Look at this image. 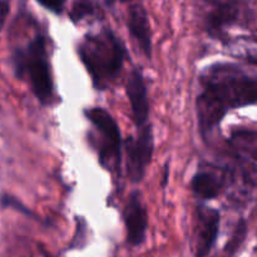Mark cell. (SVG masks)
Returning <instances> with one entry per match:
<instances>
[{"instance_id":"cell-1","label":"cell","mask_w":257,"mask_h":257,"mask_svg":"<svg viewBox=\"0 0 257 257\" xmlns=\"http://www.w3.org/2000/svg\"><path fill=\"white\" fill-rule=\"evenodd\" d=\"M197 117L203 135L211 132L231 108L257 103V77L233 64H216L201 74Z\"/></svg>"},{"instance_id":"cell-2","label":"cell","mask_w":257,"mask_h":257,"mask_svg":"<svg viewBox=\"0 0 257 257\" xmlns=\"http://www.w3.org/2000/svg\"><path fill=\"white\" fill-rule=\"evenodd\" d=\"M80 60L87 68L94 87L105 89L119 75L125 50L122 42L109 29L87 34L78 47Z\"/></svg>"},{"instance_id":"cell-3","label":"cell","mask_w":257,"mask_h":257,"mask_svg":"<svg viewBox=\"0 0 257 257\" xmlns=\"http://www.w3.org/2000/svg\"><path fill=\"white\" fill-rule=\"evenodd\" d=\"M15 60L18 69L27 70L33 92L38 100L43 104H49L53 99L54 85L44 37H35L25 52L18 53Z\"/></svg>"},{"instance_id":"cell-4","label":"cell","mask_w":257,"mask_h":257,"mask_svg":"<svg viewBox=\"0 0 257 257\" xmlns=\"http://www.w3.org/2000/svg\"><path fill=\"white\" fill-rule=\"evenodd\" d=\"M85 115L99 133V157L102 165H104L105 167H112V166L118 167L120 161L122 140H120V131L114 118L107 110L98 107L85 110Z\"/></svg>"},{"instance_id":"cell-5","label":"cell","mask_w":257,"mask_h":257,"mask_svg":"<svg viewBox=\"0 0 257 257\" xmlns=\"http://www.w3.org/2000/svg\"><path fill=\"white\" fill-rule=\"evenodd\" d=\"M220 230V213L206 206L197 208L191 236V250L195 257H206L212 250Z\"/></svg>"},{"instance_id":"cell-6","label":"cell","mask_w":257,"mask_h":257,"mask_svg":"<svg viewBox=\"0 0 257 257\" xmlns=\"http://www.w3.org/2000/svg\"><path fill=\"white\" fill-rule=\"evenodd\" d=\"M153 153V133L150 125H143L137 137L125 141L127 172L133 182H140L145 176Z\"/></svg>"},{"instance_id":"cell-7","label":"cell","mask_w":257,"mask_h":257,"mask_svg":"<svg viewBox=\"0 0 257 257\" xmlns=\"http://www.w3.org/2000/svg\"><path fill=\"white\" fill-rule=\"evenodd\" d=\"M125 230H127V240L132 246H138L145 241L147 232V211L142 202L141 193L135 191L128 197L127 205L123 212Z\"/></svg>"},{"instance_id":"cell-8","label":"cell","mask_w":257,"mask_h":257,"mask_svg":"<svg viewBox=\"0 0 257 257\" xmlns=\"http://www.w3.org/2000/svg\"><path fill=\"white\" fill-rule=\"evenodd\" d=\"M128 99H130L131 109H132L133 119L138 127L146 125L150 113V103H148L147 88L140 70L135 69L131 73L125 85Z\"/></svg>"},{"instance_id":"cell-9","label":"cell","mask_w":257,"mask_h":257,"mask_svg":"<svg viewBox=\"0 0 257 257\" xmlns=\"http://www.w3.org/2000/svg\"><path fill=\"white\" fill-rule=\"evenodd\" d=\"M227 176L225 171L218 168H201L193 176L191 187L193 193L201 200H212L225 190Z\"/></svg>"},{"instance_id":"cell-10","label":"cell","mask_w":257,"mask_h":257,"mask_svg":"<svg viewBox=\"0 0 257 257\" xmlns=\"http://www.w3.org/2000/svg\"><path fill=\"white\" fill-rule=\"evenodd\" d=\"M240 7L237 0H210L207 13V29L211 34L218 35L237 20Z\"/></svg>"},{"instance_id":"cell-11","label":"cell","mask_w":257,"mask_h":257,"mask_svg":"<svg viewBox=\"0 0 257 257\" xmlns=\"http://www.w3.org/2000/svg\"><path fill=\"white\" fill-rule=\"evenodd\" d=\"M128 30L133 39L140 45L141 50L151 57L152 53V37H151L150 20L147 12L142 5H132L128 13Z\"/></svg>"},{"instance_id":"cell-12","label":"cell","mask_w":257,"mask_h":257,"mask_svg":"<svg viewBox=\"0 0 257 257\" xmlns=\"http://www.w3.org/2000/svg\"><path fill=\"white\" fill-rule=\"evenodd\" d=\"M230 143L241 156L257 160V132L251 130H236L230 137Z\"/></svg>"},{"instance_id":"cell-13","label":"cell","mask_w":257,"mask_h":257,"mask_svg":"<svg viewBox=\"0 0 257 257\" xmlns=\"http://www.w3.org/2000/svg\"><path fill=\"white\" fill-rule=\"evenodd\" d=\"M230 49L233 55L245 58L248 62L257 64V40L251 38H240L230 43Z\"/></svg>"},{"instance_id":"cell-14","label":"cell","mask_w":257,"mask_h":257,"mask_svg":"<svg viewBox=\"0 0 257 257\" xmlns=\"http://www.w3.org/2000/svg\"><path fill=\"white\" fill-rule=\"evenodd\" d=\"M94 10L95 8L90 0H78V2H75L70 15L74 20H80L83 18L92 15Z\"/></svg>"},{"instance_id":"cell-15","label":"cell","mask_w":257,"mask_h":257,"mask_svg":"<svg viewBox=\"0 0 257 257\" xmlns=\"http://www.w3.org/2000/svg\"><path fill=\"white\" fill-rule=\"evenodd\" d=\"M64 2L65 0H38V3L40 5H43L47 9L52 10V12L57 13V14L62 13L63 7H64Z\"/></svg>"},{"instance_id":"cell-16","label":"cell","mask_w":257,"mask_h":257,"mask_svg":"<svg viewBox=\"0 0 257 257\" xmlns=\"http://www.w3.org/2000/svg\"><path fill=\"white\" fill-rule=\"evenodd\" d=\"M8 13H9V3H8V0H0V29L4 25Z\"/></svg>"},{"instance_id":"cell-17","label":"cell","mask_w":257,"mask_h":257,"mask_svg":"<svg viewBox=\"0 0 257 257\" xmlns=\"http://www.w3.org/2000/svg\"><path fill=\"white\" fill-rule=\"evenodd\" d=\"M120 2H123V3H125V2H132V0H120Z\"/></svg>"},{"instance_id":"cell-18","label":"cell","mask_w":257,"mask_h":257,"mask_svg":"<svg viewBox=\"0 0 257 257\" xmlns=\"http://www.w3.org/2000/svg\"><path fill=\"white\" fill-rule=\"evenodd\" d=\"M113 2V0H109V3H112Z\"/></svg>"}]
</instances>
